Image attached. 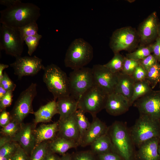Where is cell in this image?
Returning a JSON list of instances; mask_svg holds the SVG:
<instances>
[{
	"mask_svg": "<svg viewBox=\"0 0 160 160\" xmlns=\"http://www.w3.org/2000/svg\"><path fill=\"white\" fill-rule=\"evenodd\" d=\"M12 156H8L0 158V160H11Z\"/></svg>",
	"mask_w": 160,
	"mask_h": 160,
	"instance_id": "obj_52",
	"label": "cell"
},
{
	"mask_svg": "<svg viewBox=\"0 0 160 160\" xmlns=\"http://www.w3.org/2000/svg\"><path fill=\"white\" fill-rule=\"evenodd\" d=\"M90 146L91 151L95 155L114 152L111 139L108 133L95 141Z\"/></svg>",
	"mask_w": 160,
	"mask_h": 160,
	"instance_id": "obj_25",
	"label": "cell"
},
{
	"mask_svg": "<svg viewBox=\"0 0 160 160\" xmlns=\"http://www.w3.org/2000/svg\"><path fill=\"white\" fill-rule=\"evenodd\" d=\"M60 157L50 150L46 154L44 160H60Z\"/></svg>",
	"mask_w": 160,
	"mask_h": 160,
	"instance_id": "obj_47",
	"label": "cell"
},
{
	"mask_svg": "<svg viewBox=\"0 0 160 160\" xmlns=\"http://www.w3.org/2000/svg\"><path fill=\"white\" fill-rule=\"evenodd\" d=\"M93 57V48L82 38L75 39L71 44L65 54V66L73 70L79 69L89 63Z\"/></svg>",
	"mask_w": 160,
	"mask_h": 160,
	"instance_id": "obj_2",
	"label": "cell"
},
{
	"mask_svg": "<svg viewBox=\"0 0 160 160\" xmlns=\"http://www.w3.org/2000/svg\"><path fill=\"white\" fill-rule=\"evenodd\" d=\"M21 124L12 119L8 125L2 127L0 130L1 135L12 138L19 130Z\"/></svg>",
	"mask_w": 160,
	"mask_h": 160,
	"instance_id": "obj_33",
	"label": "cell"
},
{
	"mask_svg": "<svg viewBox=\"0 0 160 160\" xmlns=\"http://www.w3.org/2000/svg\"><path fill=\"white\" fill-rule=\"evenodd\" d=\"M93 120L89 127L84 134L80 145L83 147L90 145L97 139L108 133V128L96 116Z\"/></svg>",
	"mask_w": 160,
	"mask_h": 160,
	"instance_id": "obj_17",
	"label": "cell"
},
{
	"mask_svg": "<svg viewBox=\"0 0 160 160\" xmlns=\"http://www.w3.org/2000/svg\"><path fill=\"white\" fill-rule=\"evenodd\" d=\"M42 37L41 35L38 33L34 36L27 37L24 39V42L28 47V53L30 56H31L36 49Z\"/></svg>",
	"mask_w": 160,
	"mask_h": 160,
	"instance_id": "obj_34",
	"label": "cell"
},
{
	"mask_svg": "<svg viewBox=\"0 0 160 160\" xmlns=\"http://www.w3.org/2000/svg\"><path fill=\"white\" fill-rule=\"evenodd\" d=\"M58 121L49 124H42L35 130L36 145L43 142L50 141L56 137L58 131Z\"/></svg>",
	"mask_w": 160,
	"mask_h": 160,
	"instance_id": "obj_22",
	"label": "cell"
},
{
	"mask_svg": "<svg viewBox=\"0 0 160 160\" xmlns=\"http://www.w3.org/2000/svg\"><path fill=\"white\" fill-rule=\"evenodd\" d=\"M57 114H58L57 101L54 100L41 106L38 110L34 112L33 123L36 125L39 123L49 122Z\"/></svg>",
	"mask_w": 160,
	"mask_h": 160,
	"instance_id": "obj_23",
	"label": "cell"
},
{
	"mask_svg": "<svg viewBox=\"0 0 160 160\" xmlns=\"http://www.w3.org/2000/svg\"><path fill=\"white\" fill-rule=\"evenodd\" d=\"M79 146L75 141L57 136L49 142V150L56 154L63 155L66 153L69 149L75 148Z\"/></svg>",
	"mask_w": 160,
	"mask_h": 160,
	"instance_id": "obj_24",
	"label": "cell"
},
{
	"mask_svg": "<svg viewBox=\"0 0 160 160\" xmlns=\"http://www.w3.org/2000/svg\"><path fill=\"white\" fill-rule=\"evenodd\" d=\"M10 65L19 80L24 76H34L45 67L42 59L35 55L17 57Z\"/></svg>",
	"mask_w": 160,
	"mask_h": 160,
	"instance_id": "obj_11",
	"label": "cell"
},
{
	"mask_svg": "<svg viewBox=\"0 0 160 160\" xmlns=\"http://www.w3.org/2000/svg\"><path fill=\"white\" fill-rule=\"evenodd\" d=\"M159 24L156 12L151 13L140 24L138 33L142 44H148L156 38Z\"/></svg>",
	"mask_w": 160,
	"mask_h": 160,
	"instance_id": "obj_15",
	"label": "cell"
},
{
	"mask_svg": "<svg viewBox=\"0 0 160 160\" xmlns=\"http://www.w3.org/2000/svg\"><path fill=\"white\" fill-rule=\"evenodd\" d=\"M108 134L111 139L114 151L124 160H132L133 144L127 127L116 121L108 128Z\"/></svg>",
	"mask_w": 160,
	"mask_h": 160,
	"instance_id": "obj_4",
	"label": "cell"
},
{
	"mask_svg": "<svg viewBox=\"0 0 160 160\" xmlns=\"http://www.w3.org/2000/svg\"><path fill=\"white\" fill-rule=\"evenodd\" d=\"M140 114L147 116L156 120L160 119V93L152 91L136 100L133 104Z\"/></svg>",
	"mask_w": 160,
	"mask_h": 160,
	"instance_id": "obj_12",
	"label": "cell"
},
{
	"mask_svg": "<svg viewBox=\"0 0 160 160\" xmlns=\"http://www.w3.org/2000/svg\"><path fill=\"white\" fill-rule=\"evenodd\" d=\"M74 113L64 120H58L57 136L75 141L79 145V132Z\"/></svg>",
	"mask_w": 160,
	"mask_h": 160,
	"instance_id": "obj_18",
	"label": "cell"
},
{
	"mask_svg": "<svg viewBox=\"0 0 160 160\" xmlns=\"http://www.w3.org/2000/svg\"><path fill=\"white\" fill-rule=\"evenodd\" d=\"M140 63V61L129 59L125 57L121 72L124 74L132 76L136 68Z\"/></svg>",
	"mask_w": 160,
	"mask_h": 160,
	"instance_id": "obj_36",
	"label": "cell"
},
{
	"mask_svg": "<svg viewBox=\"0 0 160 160\" xmlns=\"http://www.w3.org/2000/svg\"><path fill=\"white\" fill-rule=\"evenodd\" d=\"M0 85L7 91L13 92L16 87V84L11 80L5 71L3 73V77L0 80Z\"/></svg>",
	"mask_w": 160,
	"mask_h": 160,
	"instance_id": "obj_38",
	"label": "cell"
},
{
	"mask_svg": "<svg viewBox=\"0 0 160 160\" xmlns=\"http://www.w3.org/2000/svg\"><path fill=\"white\" fill-rule=\"evenodd\" d=\"M12 91H8L6 94L0 99V111L6 109L10 106L13 100V94Z\"/></svg>",
	"mask_w": 160,
	"mask_h": 160,
	"instance_id": "obj_40",
	"label": "cell"
},
{
	"mask_svg": "<svg viewBox=\"0 0 160 160\" xmlns=\"http://www.w3.org/2000/svg\"><path fill=\"white\" fill-rule=\"evenodd\" d=\"M152 44L143 46L132 52L127 54L126 57L128 59L139 61L143 60L153 52Z\"/></svg>",
	"mask_w": 160,
	"mask_h": 160,
	"instance_id": "obj_30",
	"label": "cell"
},
{
	"mask_svg": "<svg viewBox=\"0 0 160 160\" xmlns=\"http://www.w3.org/2000/svg\"><path fill=\"white\" fill-rule=\"evenodd\" d=\"M49 142L44 141L36 145L30 156L29 160H44L49 150Z\"/></svg>",
	"mask_w": 160,
	"mask_h": 160,
	"instance_id": "obj_29",
	"label": "cell"
},
{
	"mask_svg": "<svg viewBox=\"0 0 160 160\" xmlns=\"http://www.w3.org/2000/svg\"><path fill=\"white\" fill-rule=\"evenodd\" d=\"M62 156L60 160H72V154L68 153H66Z\"/></svg>",
	"mask_w": 160,
	"mask_h": 160,
	"instance_id": "obj_50",
	"label": "cell"
},
{
	"mask_svg": "<svg viewBox=\"0 0 160 160\" xmlns=\"http://www.w3.org/2000/svg\"><path fill=\"white\" fill-rule=\"evenodd\" d=\"M158 37L160 39V23H159L158 32Z\"/></svg>",
	"mask_w": 160,
	"mask_h": 160,
	"instance_id": "obj_53",
	"label": "cell"
},
{
	"mask_svg": "<svg viewBox=\"0 0 160 160\" xmlns=\"http://www.w3.org/2000/svg\"><path fill=\"white\" fill-rule=\"evenodd\" d=\"M37 94L35 83H32L21 92L10 113L12 120L21 124L29 114H33L32 103Z\"/></svg>",
	"mask_w": 160,
	"mask_h": 160,
	"instance_id": "obj_8",
	"label": "cell"
},
{
	"mask_svg": "<svg viewBox=\"0 0 160 160\" xmlns=\"http://www.w3.org/2000/svg\"><path fill=\"white\" fill-rule=\"evenodd\" d=\"M12 140V138L11 137L1 135L0 138V148Z\"/></svg>",
	"mask_w": 160,
	"mask_h": 160,
	"instance_id": "obj_48",
	"label": "cell"
},
{
	"mask_svg": "<svg viewBox=\"0 0 160 160\" xmlns=\"http://www.w3.org/2000/svg\"><path fill=\"white\" fill-rule=\"evenodd\" d=\"M9 66L8 65L3 63L0 64V80L3 77V71L6 68H7Z\"/></svg>",
	"mask_w": 160,
	"mask_h": 160,
	"instance_id": "obj_49",
	"label": "cell"
},
{
	"mask_svg": "<svg viewBox=\"0 0 160 160\" xmlns=\"http://www.w3.org/2000/svg\"><path fill=\"white\" fill-rule=\"evenodd\" d=\"M92 68L95 84L108 95L114 92L117 82L116 73L104 65L96 64Z\"/></svg>",
	"mask_w": 160,
	"mask_h": 160,
	"instance_id": "obj_13",
	"label": "cell"
},
{
	"mask_svg": "<svg viewBox=\"0 0 160 160\" xmlns=\"http://www.w3.org/2000/svg\"><path fill=\"white\" fill-rule=\"evenodd\" d=\"M152 88L150 84L145 80L135 82L132 97L130 101L131 106L138 99L151 92Z\"/></svg>",
	"mask_w": 160,
	"mask_h": 160,
	"instance_id": "obj_26",
	"label": "cell"
},
{
	"mask_svg": "<svg viewBox=\"0 0 160 160\" xmlns=\"http://www.w3.org/2000/svg\"><path fill=\"white\" fill-rule=\"evenodd\" d=\"M130 106L127 99L114 92L108 95L105 109L108 114L116 116L126 113Z\"/></svg>",
	"mask_w": 160,
	"mask_h": 160,
	"instance_id": "obj_16",
	"label": "cell"
},
{
	"mask_svg": "<svg viewBox=\"0 0 160 160\" xmlns=\"http://www.w3.org/2000/svg\"><path fill=\"white\" fill-rule=\"evenodd\" d=\"M0 125L3 127L8 125L12 121V118L9 112L4 109L0 111Z\"/></svg>",
	"mask_w": 160,
	"mask_h": 160,
	"instance_id": "obj_43",
	"label": "cell"
},
{
	"mask_svg": "<svg viewBox=\"0 0 160 160\" xmlns=\"http://www.w3.org/2000/svg\"><path fill=\"white\" fill-rule=\"evenodd\" d=\"M8 91L0 85V99H1Z\"/></svg>",
	"mask_w": 160,
	"mask_h": 160,
	"instance_id": "obj_51",
	"label": "cell"
},
{
	"mask_svg": "<svg viewBox=\"0 0 160 160\" xmlns=\"http://www.w3.org/2000/svg\"><path fill=\"white\" fill-rule=\"evenodd\" d=\"M19 144L12 140L0 148V158L12 156L16 151Z\"/></svg>",
	"mask_w": 160,
	"mask_h": 160,
	"instance_id": "obj_35",
	"label": "cell"
},
{
	"mask_svg": "<svg viewBox=\"0 0 160 160\" xmlns=\"http://www.w3.org/2000/svg\"><path fill=\"white\" fill-rule=\"evenodd\" d=\"M139 38L135 30L130 26L115 31L111 38L109 46L114 54L122 50H129L135 48Z\"/></svg>",
	"mask_w": 160,
	"mask_h": 160,
	"instance_id": "obj_10",
	"label": "cell"
},
{
	"mask_svg": "<svg viewBox=\"0 0 160 160\" xmlns=\"http://www.w3.org/2000/svg\"><path fill=\"white\" fill-rule=\"evenodd\" d=\"M30 156L19 145L11 157V160H29Z\"/></svg>",
	"mask_w": 160,
	"mask_h": 160,
	"instance_id": "obj_42",
	"label": "cell"
},
{
	"mask_svg": "<svg viewBox=\"0 0 160 160\" xmlns=\"http://www.w3.org/2000/svg\"><path fill=\"white\" fill-rule=\"evenodd\" d=\"M70 95L77 100L94 86L92 68L84 67L73 70L68 77Z\"/></svg>",
	"mask_w": 160,
	"mask_h": 160,
	"instance_id": "obj_7",
	"label": "cell"
},
{
	"mask_svg": "<svg viewBox=\"0 0 160 160\" xmlns=\"http://www.w3.org/2000/svg\"><path fill=\"white\" fill-rule=\"evenodd\" d=\"M57 104L59 121L64 120L73 114L78 109V100L71 95L57 99Z\"/></svg>",
	"mask_w": 160,
	"mask_h": 160,
	"instance_id": "obj_21",
	"label": "cell"
},
{
	"mask_svg": "<svg viewBox=\"0 0 160 160\" xmlns=\"http://www.w3.org/2000/svg\"><path fill=\"white\" fill-rule=\"evenodd\" d=\"M158 137L151 139L142 144L139 148L137 156L139 160H159L158 152Z\"/></svg>",
	"mask_w": 160,
	"mask_h": 160,
	"instance_id": "obj_19",
	"label": "cell"
},
{
	"mask_svg": "<svg viewBox=\"0 0 160 160\" xmlns=\"http://www.w3.org/2000/svg\"><path fill=\"white\" fill-rule=\"evenodd\" d=\"M114 54L112 59L108 63L103 65L112 73H116L122 71L125 57L119 52Z\"/></svg>",
	"mask_w": 160,
	"mask_h": 160,
	"instance_id": "obj_28",
	"label": "cell"
},
{
	"mask_svg": "<svg viewBox=\"0 0 160 160\" xmlns=\"http://www.w3.org/2000/svg\"><path fill=\"white\" fill-rule=\"evenodd\" d=\"M121 157L114 151L108 152L97 155L99 160H121Z\"/></svg>",
	"mask_w": 160,
	"mask_h": 160,
	"instance_id": "obj_44",
	"label": "cell"
},
{
	"mask_svg": "<svg viewBox=\"0 0 160 160\" xmlns=\"http://www.w3.org/2000/svg\"><path fill=\"white\" fill-rule=\"evenodd\" d=\"M95 155L90 151H81L72 154V160H97Z\"/></svg>",
	"mask_w": 160,
	"mask_h": 160,
	"instance_id": "obj_37",
	"label": "cell"
},
{
	"mask_svg": "<svg viewBox=\"0 0 160 160\" xmlns=\"http://www.w3.org/2000/svg\"><path fill=\"white\" fill-rule=\"evenodd\" d=\"M43 81L54 100L70 95L68 77L57 65L51 64L45 67Z\"/></svg>",
	"mask_w": 160,
	"mask_h": 160,
	"instance_id": "obj_3",
	"label": "cell"
},
{
	"mask_svg": "<svg viewBox=\"0 0 160 160\" xmlns=\"http://www.w3.org/2000/svg\"><path fill=\"white\" fill-rule=\"evenodd\" d=\"M116 73L117 82L114 92L122 95L130 102L135 82L132 76L124 74L121 72Z\"/></svg>",
	"mask_w": 160,
	"mask_h": 160,
	"instance_id": "obj_20",
	"label": "cell"
},
{
	"mask_svg": "<svg viewBox=\"0 0 160 160\" xmlns=\"http://www.w3.org/2000/svg\"><path fill=\"white\" fill-rule=\"evenodd\" d=\"M17 29L21 39L24 41L25 38L37 34L39 28L36 22H34L18 28Z\"/></svg>",
	"mask_w": 160,
	"mask_h": 160,
	"instance_id": "obj_32",
	"label": "cell"
},
{
	"mask_svg": "<svg viewBox=\"0 0 160 160\" xmlns=\"http://www.w3.org/2000/svg\"><path fill=\"white\" fill-rule=\"evenodd\" d=\"M36 126L34 123H23L18 132L12 138V140L16 142L29 156L36 145Z\"/></svg>",
	"mask_w": 160,
	"mask_h": 160,
	"instance_id": "obj_14",
	"label": "cell"
},
{
	"mask_svg": "<svg viewBox=\"0 0 160 160\" xmlns=\"http://www.w3.org/2000/svg\"><path fill=\"white\" fill-rule=\"evenodd\" d=\"M20 0H0V4L9 7L21 1Z\"/></svg>",
	"mask_w": 160,
	"mask_h": 160,
	"instance_id": "obj_46",
	"label": "cell"
},
{
	"mask_svg": "<svg viewBox=\"0 0 160 160\" xmlns=\"http://www.w3.org/2000/svg\"><path fill=\"white\" fill-rule=\"evenodd\" d=\"M40 8L36 4L21 1L0 11V22L17 29L36 22L40 16Z\"/></svg>",
	"mask_w": 160,
	"mask_h": 160,
	"instance_id": "obj_1",
	"label": "cell"
},
{
	"mask_svg": "<svg viewBox=\"0 0 160 160\" xmlns=\"http://www.w3.org/2000/svg\"><path fill=\"white\" fill-rule=\"evenodd\" d=\"M79 132V145H80L84 134L90 125L91 123L85 115V113L77 109L74 113Z\"/></svg>",
	"mask_w": 160,
	"mask_h": 160,
	"instance_id": "obj_27",
	"label": "cell"
},
{
	"mask_svg": "<svg viewBox=\"0 0 160 160\" xmlns=\"http://www.w3.org/2000/svg\"><path fill=\"white\" fill-rule=\"evenodd\" d=\"M156 42L152 44V48L153 55L157 58L158 61H160V39L157 37Z\"/></svg>",
	"mask_w": 160,
	"mask_h": 160,
	"instance_id": "obj_45",
	"label": "cell"
},
{
	"mask_svg": "<svg viewBox=\"0 0 160 160\" xmlns=\"http://www.w3.org/2000/svg\"><path fill=\"white\" fill-rule=\"evenodd\" d=\"M159 92V93H160V90Z\"/></svg>",
	"mask_w": 160,
	"mask_h": 160,
	"instance_id": "obj_55",
	"label": "cell"
},
{
	"mask_svg": "<svg viewBox=\"0 0 160 160\" xmlns=\"http://www.w3.org/2000/svg\"><path fill=\"white\" fill-rule=\"evenodd\" d=\"M146 74V71L140 63L136 68L132 76L135 82H137L145 80Z\"/></svg>",
	"mask_w": 160,
	"mask_h": 160,
	"instance_id": "obj_39",
	"label": "cell"
},
{
	"mask_svg": "<svg viewBox=\"0 0 160 160\" xmlns=\"http://www.w3.org/2000/svg\"><path fill=\"white\" fill-rule=\"evenodd\" d=\"M160 80V65L157 63L147 72L145 80L154 88Z\"/></svg>",
	"mask_w": 160,
	"mask_h": 160,
	"instance_id": "obj_31",
	"label": "cell"
},
{
	"mask_svg": "<svg viewBox=\"0 0 160 160\" xmlns=\"http://www.w3.org/2000/svg\"><path fill=\"white\" fill-rule=\"evenodd\" d=\"M158 152L160 156V145H159L158 147Z\"/></svg>",
	"mask_w": 160,
	"mask_h": 160,
	"instance_id": "obj_54",
	"label": "cell"
},
{
	"mask_svg": "<svg viewBox=\"0 0 160 160\" xmlns=\"http://www.w3.org/2000/svg\"><path fill=\"white\" fill-rule=\"evenodd\" d=\"M108 95L95 84L85 92L78 100V109L92 117L105 108Z\"/></svg>",
	"mask_w": 160,
	"mask_h": 160,
	"instance_id": "obj_6",
	"label": "cell"
},
{
	"mask_svg": "<svg viewBox=\"0 0 160 160\" xmlns=\"http://www.w3.org/2000/svg\"></svg>",
	"mask_w": 160,
	"mask_h": 160,
	"instance_id": "obj_56",
	"label": "cell"
},
{
	"mask_svg": "<svg viewBox=\"0 0 160 160\" xmlns=\"http://www.w3.org/2000/svg\"><path fill=\"white\" fill-rule=\"evenodd\" d=\"M159 121L140 114L130 132L133 144L138 147L145 142L160 135Z\"/></svg>",
	"mask_w": 160,
	"mask_h": 160,
	"instance_id": "obj_5",
	"label": "cell"
},
{
	"mask_svg": "<svg viewBox=\"0 0 160 160\" xmlns=\"http://www.w3.org/2000/svg\"><path fill=\"white\" fill-rule=\"evenodd\" d=\"M24 41L17 29L2 24L0 29V49L7 55L15 57L21 56Z\"/></svg>",
	"mask_w": 160,
	"mask_h": 160,
	"instance_id": "obj_9",
	"label": "cell"
},
{
	"mask_svg": "<svg viewBox=\"0 0 160 160\" xmlns=\"http://www.w3.org/2000/svg\"><path fill=\"white\" fill-rule=\"evenodd\" d=\"M140 64L147 71L153 65L157 63V60L155 56L151 54L143 60L139 61Z\"/></svg>",
	"mask_w": 160,
	"mask_h": 160,
	"instance_id": "obj_41",
	"label": "cell"
}]
</instances>
